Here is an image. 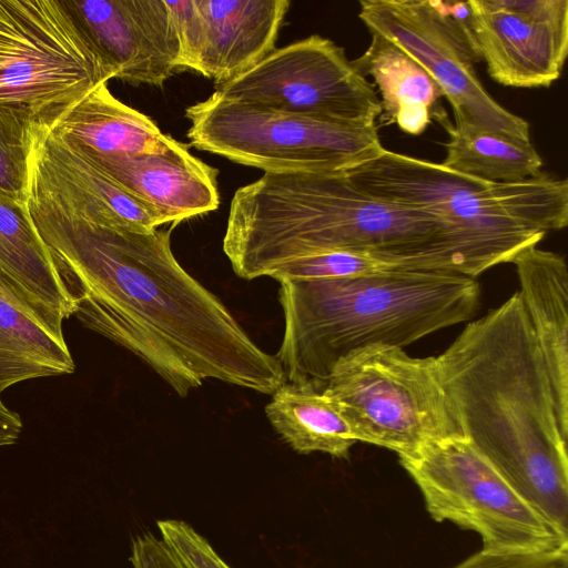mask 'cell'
<instances>
[{
    "mask_svg": "<svg viewBox=\"0 0 568 568\" xmlns=\"http://www.w3.org/2000/svg\"><path fill=\"white\" fill-rule=\"evenodd\" d=\"M74 315L181 397L206 379L272 395L285 382L220 298L191 276L171 231L100 226L27 202Z\"/></svg>",
    "mask_w": 568,
    "mask_h": 568,
    "instance_id": "obj_1",
    "label": "cell"
},
{
    "mask_svg": "<svg viewBox=\"0 0 568 568\" xmlns=\"http://www.w3.org/2000/svg\"><path fill=\"white\" fill-rule=\"evenodd\" d=\"M223 251L244 280L271 276L292 260L327 251L475 278L497 265L452 221L373 196L344 171L264 173L241 186L231 201Z\"/></svg>",
    "mask_w": 568,
    "mask_h": 568,
    "instance_id": "obj_2",
    "label": "cell"
},
{
    "mask_svg": "<svg viewBox=\"0 0 568 568\" xmlns=\"http://www.w3.org/2000/svg\"><path fill=\"white\" fill-rule=\"evenodd\" d=\"M434 363L464 437L568 535V438L519 293L469 322Z\"/></svg>",
    "mask_w": 568,
    "mask_h": 568,
    "instance_id": "obj_3",
    "label": "cell"
},
{
    "mask_svg": "<svg viewBox=\"0 0 568 568\" xmlns=\"http://www.w3.org/2000/svg\"><path fill=\"white\" fill-rule=\"evenodd\" d=\"M284 334L275 355L286 382L323 389L334 366L371 345L405 347L469 321L475 277L444 270L280 282Z\"/></svg>",
    "mask_w": 568,
    "mask_h": 568,
    "instance_id": "obj_4",
    "label": "cell"
},
{
    "mask_svg": "<svg viewBox=\"0 0 568 568\" xmlns=\"http://www.w3.org/2000/svg\"><path fill=\"white\" fill-rule=\"evenodd\" d=\"M345 172L359 190L452 221L498 262L511 263L568 223V181L541 172L518 183H494L387 149Z\"/></svg>",
    "mask_w": 568,
    "mask_h": 568,
    "instance_id": "obj_5",
    "label": "cell"
},
{
    "mask_svg": "<svg viewBox=\"0 0 568 568\" xmlns=\"http://www.w3.org/2000/svg\"><path fill=\"white\" fill-rule=\"evenodd\" d=\"M185 118L193 146L264 173L346 171L384 149L376 123L294 114L216 91L187 106Z\"/></svg>",
    "mask_w": 568,
    "mask_h": 568,
    "instance_id": "obj_6",
    "label": "cell"
},
{
    "mask_svg": "<svg viewBox=\"0 0 568 568\" xmlns=\"http://www.w3.org/2000/svg\"><path fill=\"white\" fill-rule=\"evenodd\" d=\"M323 392L338 404L356 442L387 448L398 457L464 437L434 356L371 345L343 357Z\"/></svg>",
    "mask_w": 568,
    "mask_h": 568,
    "instance_id": "obj_7",
    "label": "cell"
},
{
    "mask_svg": "<svg viewBox=\"0 0 568 568\" xmlns=\"http://www.w3.org/2000/svg\"><path fill=\"white\" fill-rule=\"evenodd\" d=\"M112 78L61 0H0V115L49 123Z\"/></svg>",
    "mask_w": 568,
    "mask_h": 568,
    "instance_id": "obj_8",
    "label": "cell"
},
{
    "mask_svg": "<svg viewBox=\"0 0 568 568\" xmlns=\"http://www.w3.org/2000/svg\"><path fill=\"white\" fill-rule=\"evenodd\" d=\"M399 463L436 521L480 535L489 551L547 550L568 535L537 511L465 438L430 444Z\"/></svg>",
    "mask_w": 568,
    "mask_h": 568,
    "instance_id": "obj_9",
    "label": "cell"
},
{
    "mask_svg": "<svg viewBox=\"0 0 568 568\" xmlns=\"http://www.w3.org/2000/svg\"><path fill=\"white\" fill-rule=\"evenodd\" d=\"M358 17L424 68L450 104L454 123L531 143L529 123L499 104L477 75L467 1L362 0Z\"/></svg>",
    "mask_w": 568,
    "mask_h": 568,
    "instance_id": "obj_10",
    "label": "cell"
},
{
    "mask_svg": "<svg viewBox=\"0 0 568 568\" xmlns=\"http://www.w3.org/2000/svg\"><path fill=\"white\" fill-rule=\"evenodd\" d=\"M215 89L230 99L326 120L369 124L382 113L374 84L343 47L318 34L275 48Z\"/></svg>",
    "mask_w": 568,
    "mask_h": 568,
    "instance_id": "obj_11",
    "label": "cell"
},
{
    "mask_svg": "<svg viewBox=\"0 0 568 568\" xmlns=\"http://www.w3.org/2000/svg\"><path fill=\"white\" fill-rule=\"evenodd\" d=\"M469 28L490 78L548 88L568 53V0H468Z\"/></svg>",
    "mask_w": 568,
    "mask_h": 568,
    "instance_id": "obj_12",
    "label": "cell"
},
{
    "mask_svg": "<svg viewBox=\"0 0 568 568\" xmlns=\"http://www.w3.org/2000/svg\"><path fill=\"white\" fill-rule=\"evenodd\" d=\"M61 1L113 78L161 87L180 69L164 0Z\"/></svg>",
    "mask_w": 568,
    "mask_h": 568,
    "instance_id": "obj_13",
    "label": "cell"
},
{
    "mask_svg": "<svg viewBox=\"0 0 568 568\" xmlns=\"http://www.w3.org/2000/svg\"><path fill=\"white\" fill-rule=\"evenodd\" d=\"M82 151L123 189L152 206L164 224L219 207V172L191 154L187 144L174 140L162 152L132 155Z\"/></svg>",
    "mask_w": 568,
    "mask_h": 568,
    "instance_id": "obj_14",
    "label": "cell"
},
{
    "mask_svg": "<svg viewBox=\"0 0 568 568\" xmlns=\"http://www.w3.org/2000/svg\"><path fill=\"white\" fill-rule=\"evenodd\" d=\"M518 291L552 388L557 417L568 438V268L565 256L531 245L511 261Z\"/></svg>",
    "mask_w": 568,
    "mask_h": 568,
    "instance_id": "obj_15",
    "label": "cell"
},
{
    "mask_svg": "<svg viewBox=\"0 0 568 568\" xmlns=\"http://www.w3.org/2000/svg\"><path fill=\"white\" fill-rule=\"evenodd\" d=\"M206 31L201 74L215 85L247 71L275 49L287 0H196Z\"/></svg>",
    "mask_w": 568,
    "mask_h": 568,
    "instance_id": "obj_16",
    "label": "cell"
},
{
    "mask_svg": "<svg viewBox=\"0 0 568 568\" xmlns=\"http://www.w3.org/2000/svg\"><path fill=\"white\" fill-rule=\"evenodd\" d=\"M106 83L47 124L80 149L102 155L159 153L174 142L148 115L115 99Z\"/></svg>",
    "mask_w": 568,
    "mask_h": 568,
    "instance_id": "obj_17",
    "label": "cell"
},
{
    "mask_svg": "<svg viewBox=\"0 0 568 568\" xmlns=\"http://www.w3.org/2000/svg\"><path fill=\"white\" fill-rule=\"evenodd\" d=\"M74 368L63 332L0 270V394L22 381L71 374Z\"/></svg>",
    "mask_w": 568,
    "mask_h": 568,
    "instance_id": "obj_18",
    "label": "cell"
},
{
    "mask_svg": "<svg viewBox=\"0 0 568 568\" xmlns=\"http://www.w3.org/2000/svg\"><path fill=\"white\" fill-rule=\"evenodd\" d=\"M0 270L32 306L58 331L72 315L71 304L57 275L26 202L0 193Z\"/></svg>",
    "mask_w": 568,
    "mask_h": 568,
    "instance_id": "obj_19",
    "label": "cell"
},
{
    "mask_svg": "<svg viewBox=\"0 0 568 568\" xmlns=\"http://www.w3.org/2000/svg\"><path fill=\"white\" fill-rule=\"evenodd\" d=\"M369 33V45L352 63L362 75L373 79L382 106L379 122L396 124L410 135L424 133L438 110L437 101L443 98L438 85L390 40Z\"/></svg>",
    "mask_w": 568,
    "mask_h": 568,
    "instance_id": "obj_20",
    "label": "cell"
},
{
    "mask_svg": "<svg viewBox=\"0 0 568 568\" xmlns=\"http://www.w3.org/2000/svg\"><path fill=\"white\" fill-rule=\"evenodd\" d=\"M265 414L275 432L297 453L347 458L355 440L338 404L311 384L285 382Z\"/></svg>",
    "mask_w": 568,
    "mask_h": 568,
    "instance_id": "obj_21",
    "label": "cell"
},
{
    "mask_svg": "<svg viewBox=\"0 0 568 568\" xmlns=\"http://www.w3.org/2000/svg\"><path fill=\"white\" fill-rule=\"evenodd\" d=\"M434 116L448 133L440 163L455 172L494 183H518L538 176L542 159L532 143H521L467 122L454 123L438 109Z\"/></svg>",
    "mask_w": 568,
    "mask_h": 568,
    "instance_id": "obj_22",
    "label": "cell"
},
{
    "mask_svg": "<svg viewBox=\"0 0 568 568\" xmlns=\"http://www.w3.org/2000/svg\"><path fill=\"white\" fill-rule=\"evenodd\" d=\"M413 270L402 262L371 254L327 251L292 260L271 277L281 281L321 280L365 276L393 270Z\"/></svg>",
    "mask_w": 568,
    "mask_h": 568,
    "instance_id": "obj_23",
    "label": "cell"
},
{
    "mask_svg": "<svg viewBox=\"0 0 568 568\" xmlns=\"http://www.w3.org/2000/svg\"><path fill=\"white\" fill-rule=\"evenodd\" d=\"M30 125L0 115V193L21 202L27 197Z\"/></svg>",
    "mask_w": 568,
    "mask_h": 568,
    "instance_id": "obj_24",
    "label": "cell"
},
{
    "mask_svg": "<svg viewBox=\"0 0 568 568\" xmlns=\"http://www.w3.org/2000/svg\"><path fill=\"white\" fill-rule=\"evenodd\" d=\"M160 538L184 568H231L191 525L178 519L159 520Z\"/></svg>",
    "mask_w": 568,
    "mask_h": 568,
    "instance_id": "obj_25",
    "label": "cell"
},
{
    "mask_svg": "<svg viewBox=\"0 0 568 568\" xmlns=\"http://www.w3.org/2000/svg\"><path fill=\"white\" fill-rule=\"evenodd\" d=\"M164 3L179 41V68L201 73L206 31L196 0H164Z\"/></svg>",
    "mask_w": 568,
    "mask_h": 568,
    "instance_id": "obj_26",
    "label": "cell"
},
{
    "mask_svg": "<svg viewBox=\"0 0 568 568\" xmlns=\"http://www.w3.org/2000/svg\"><path fill=\"white\" fill-rule=\"evenodd\" d=\"M452 568H568V545L547 550H479Z\"/></svg>",
    "mask_w": 568,
    "mask_h": 568,
    "instance_id": "obj_27",
    "label": "cell"
},
{
    "mask_svg": "<svg viewBox=\"0 0 568 568\" xmlns=\"http://www.w3.org/2000/svg\"><path fill=\"white\" fill-rule=\"evenodd\" d=\"M130 559L132 568H184L163 540L152 534L133 540Z\"/></svg>",
    "mask_w": 568,
    "mask_h": 568,
    "instance_id": "obj_28",
    "label": "cell"
}]
</instances>
